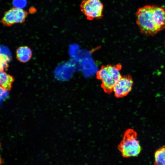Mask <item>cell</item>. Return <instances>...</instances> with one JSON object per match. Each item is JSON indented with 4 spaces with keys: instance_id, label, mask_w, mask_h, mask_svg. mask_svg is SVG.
Listing matches in <instances>:
<instances>
[{
    "instance_id": "obj_1",
    "label": "cell",
    "mask_w": 165,
    "mask_h": 165,
    "mask_svg": "<svg viewBox=\"0 0 165 165\" xmlns=\"http://www.w3.org/2000/svg\"><path fill=\"white\" fill-rule=\"evenodd\" d=\"M136 23L142 34L154 35L165 28V8L148 5L139 8L136 13Z\"/></svg>"
},
{
    "instance_id": "obj_2",
    "label": "cell",
    "mask_w": 165,
    "mask_h": 165,
    "mask_svg": "<svg viewBox=\"0 0 165 165\" xmlns=\"http://www.w3.org/2000/svg\"><path fill=\"white\" fill-rule=\"evenodd\" d=\"M122 67L119 64L103 65L97 72L96 78L101 81V87L106 93L113 92L114 86L122 77L120 72Z\"/></svg>"
},
{
    "instance_id": "obj_3",
    "label": "cell",
    "mask_w": 165,
    "mask_h": 165,
    "mask_svg": "<svg viewBox=\"0 0 165 165\" xmlns=\"http://www.w3.org/2000/svg\"><path fill=\"white\" fill-rule=\"evenodd\" d=\"M137 132L132 129L127 130L118 148L122 156L125 158L138 156L141 151V147L137 139Z\"/></svg>"
},
{
    "instance_id": "obj_4",
    "label": "cell",
    "mask_w": 165,
    "mask_h": 165,
    "mask_svg": "<svg viewBox=\"0 0 165 165\" xmlns=\"http://www.w3.org/2000/svg\"><path fill=\"white\" fill-rule=\"evenodd\" d=\"M80 7L81 12L89 20L100 19L103 16L104 6L100 0H84Z\"/></svg>"
},
{
    "instance_id": "obj_5",
    "label": "cell",
    "mask_w": 165,
    "mask_h": 165,
    "mask_svg": "<svg viewBox=\"0 0 165 165\" xmlns=\"http://www.w3.org/2000/svg\"><path fill=\"white\" fill-rule=\"evenodd\" d=\"M28 14L27 12L23 9L13 7L4 13L1 22L6 26L22 23L25 21Z\"/></svg>"
},
{
    "instance_id": "obj_6",
    "label": "cell",
    "mask_w": 165,
    "mask_h": 165,
    "mask_svg": "<svg viewBox=\"0 0 165 165\" xmlns=\"http://www.w3.org/2000/svg\"><path fill=\"white\" fill-rule=\"evenodd\" d=\"M133 83L130 75L122 76L114 87L113 91L115 96L117 98L126 96L131 91Z\"/></svg>"
},
{
    "instance_id": "obj_7",
    "label": "cell",
    "mask_w": 165,
    "mask_h": 165,
    "mask_svg": "<svg viewBox=\"0 0 165 165\" xmlns=\"http://www.w3.org/2000/svg\"><path fill=\"white\" fill-rule=\"evenodd\" d=\"M16 57L20 62H26L31 58L32 52L30 48L26 46L19 47L16 51Z\"/></svg>"
},
{
    "instance_id": "obj_8",
    "label": "cell",
    "mask_w": 165,
    "mask_h": 165,
    "mask_svg": "<svg viewBox=\"0 0 165 165\" xmlns=\"http://www.w3.org/2000/svg\"><path fill=\"white\" fill-rule=\"evenodd\" d=\"M14 80L13 76L4 71H0V86L9 91L11 89Z\"/></svg>"
},
{
    "instance_id": "obj_9",
    "label": "cell",
    "mask_w": 165,
    "mask_h": 165,
    "mask_svg": "<svg viewBox=\"0 0 165 165\" xmlns=\"http://www.w3.org/2000/svg\"><path fill=\"white\" fill-rule=\"evenodd\" d=\"M154 165H165V145L162 146L156 151Z\"/></svg>"
},
{
    "instance_id": "obj_10",
    "label": "cell",
    "mask_w": 165,
    "mask_h": 165,
    "mask_svg": "<svg viewBox=\"0 0 165 165\" xmlns=\"http://www.w3.org/2000/svg\"><path fill=\"white\" fill-rule=\"evenodd\" d=\"M9 60L8 57L6 55L0 54V71H4L5 68H8Z\"/></svg>"
},
{
    "instance_id": "obj_11",
    "label": "cell",
    "mask_w": 165,
    "mask_h": 165,
    "mask_svg": "<svg viewBox=\"0 0 165 165\" xmlns=\"http://www.w3.org/2000/svg\"><path fill=\"white\" fill-rule=\"evenodd\" d=\"M26 0H13V4L14 7L22 9L26 4Z\"/></svg>"
},
{
    "instance_id": "obj_12",
    "label": "cell",
    "mask_w": 165,
    "mask_h": 165,
    "mask_svg": "<svg viewBox=\"0 0 165 165\" xmlns=\"http://www.w3.org/2000/svg\"><path fill=\"white\" fill-rule=\"evenodd\" d=\"M7 90L0 86V101L6 96Z\"/></svg>"
},
{
    "instance_id": "obj_13",
    "label": "cell",
    "mask_w": 165,
    "mask_h": 165,
    "mask_svg": "<svg viewBox=\"0 0 165 165\" xmlns=\"http://www.w3.org/2000/svg\"><path fill=\"white\" fill-rule=\"evenodd\" d=\"M2 160L1 158V157H0V163H2Z\"/></svg>"
},
{
    "instance_id": "obj_14",
    "label": "cell",
    "mask_w": 165,
    "mask_h": 165,
    "mask_svg": "<svg viewBox=\"0 0 165 165\" xmlns=\"http://www.w3.org/2000/svg\"><path fill=\"white\" fill-rule=\"evenodd\" d=\"M164 46H165V42H164Z\"/></svg>"
},
{
    "instance_id": "obj_15",
    "label": "cell",
    "mask_w": 165,
    "mask_h": 165,
    "mask_svg": "<svg viewBox=\"0 0 165 165\" xmlns=\"http://www.w3.org/2000/svg\"><path fill=\"white\" fill-rule=\"evenodd\" d=\"M1 164L0 163V164Z\"/></svg>"
}]
</instances>
